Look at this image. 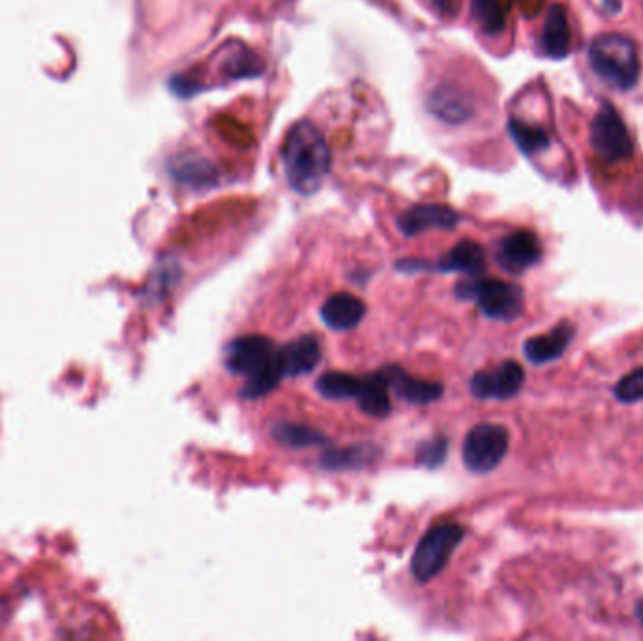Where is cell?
<instances>
[{"label":"cell","instance_id":"6da1fadb","mask_svg":"<svg viewBox=\"0 0 643 641\" xmlns=\"http://www.w3.org/2000/svg\"><path fill=\"white\" fill-rule=\"evenodd\" d=\"M281 158L288 185L301 196L318 192L330 173V147L313 121H298L292 125L286 132Z\"/></svg>","mask_w":643,"mask_h":641},{"label":"cell","instance_id":"7a4b0ae2","mask_svg":"<svg viewBox=\"0 0 643 641\" xmlns=\"http://www.w3.org/2000/svg\"><path fill=\"white\" fill-rule=\"evenodd\" d=\"M589 61L596 76L613 89L628 91L640 78V55L636 44L617 32L598 36L589 47Z\"/></svg>","mask_w":643,"mask_h":641},{"label":"cell","instance_id":"3957f363","mask_svg":"<svg viewBox=\"0 0 643 641\" xmlns=\"http://www.w3.org/2000/svg\"><path fill=\"white\" fill-rule=\"evenodd\" d=\"M455 294L461 299H476L480 311L491 320L510 322L523 311V290L518 284L499 279H472L457 282Z\"/></svg>","mask_w":643,"mask_h":641},{"label":"cell","instance_id":"277c9868","mask_svg":"<svg viewBox=\"0 0 643 641\" xmlns=\"http://www.w3.org/2000/svg\"><path fill=\"white\" fill-rule=\"evenodd\" d=\"M465 529L455 523H442L425 532L422 542L414 551L410 561L412 576L420 583H427L439 576L444 566L452 559L455 549L461 544Z\"/></svg>","mask_w":643,"mask_h":641},{"label":"cell","instance_id":"5b68a950","mask_svg":"<svg viewBox=\"0 0 643 641\" xmlns=\"http://www.w3.org/2000/svg\"><path fill=\"white\" fill-rule=\"evenodd\" d=\"M591 147L596 157L608 164L623 162L634 151L627 125L610 102L602 104L591 123Z\"/></svg>","mask_w":643,"mask_h":641},{"label":"cell","instance_id":"8992f818","mask_svg":"<svg viewBox=\"0 0 643 641\" xmlns=\"http://www.w3.org/2000/svg\"><path fill=\"white\" fill-rule=\"evenodd\" d=\"M508 452V431L495 423H480L472 427L463 442V461L465 467L486 474L501 465Z\"/></svg>","mask_w":643,"mask_h":641},{"label":"cell","instance_id":"52a82bcc","mask_svg":"<svg viewBox=\"0 0 643 641\" xmlns=\"http://www.w3.org/2000/svg\"><path fill=\"white\" fill-rule=\"evenodd\" d=\"M525 382L523 367L518 361H504L493 371H482L472 376L471 391L478 399L506 401L519 393Z\"/></svg>","mask_w":643,"mask_h":641},{"label":"cell","instance_id":"ba28073f","mask_svg":"<svg viewBox=\"0 0 643 641\" xmlns=\"http://www.w3.org/2000/svg\"><path fill=\"white\" fill-rule=\"evenodd\" d=\"M277 346L262 335H247L232 341L226 350V367L236 375L251 376L277 354Z\"/></svg>","mask_w":643,"mask_h":641},{"label":"cell","instance_id":"9c48e42d","mask_svg":"<svg viewBox=\"0 0 643 641\" xmlns=\"http://www.w3.org/2000/svg\"><path fill=\"white\" fill-rule=\"evenodd\" d=\"M459 222V215L452 207L440 204L414 205L407 209L397 226L408 237L424 234L427 230H452Z\"/></svg>","mask_w":643,"mask_h":641},{"label":"cell","instance_id":"30bf717a","mask_svg":"<svg viewBox=\"0 0 643 641\" xmlns=\"http://www.w3.org/2000/svg\"><path fill=\"white\" fill-rule=\"evenodd\" d=\"M540 256L542 245L536 234L529 230H518L502 239L497 260L506 271L521 273L538 264Z\"/></svg>","mask_w":643,"mask_h":641},{"label":"cell","instance_id":"8fae6325","mask_svg":"<svg viewBox=\"0 0 643 641\" xmlns=\"http://www.w3.org/2000/svg\"><path fill=\"white\" fill-rule=\"evenodd\" d=\"M427 110L446 125H461L474 113L469 94L452 85H440L427 98Z\"/></svg>","mask_w":643,"mask_h":641},{"label":"cell","instance_id":"7c38bea8","mask_svg":"<svg viewBox=\"0 0 643 641\" xmlns=\"http://www.w3.org/2000/svg\"><path fill=\"white\" fill-rule=\"evenodd\" d=\"M380 375L386 378L388 386L392 388L401 399L414 405H427L437 401L444 388L439 382H427V380H418L414 376H408L403 369L399 367H384L380 369Z\"/></svg>","mask_w":643,"mask_h":641},{"label":"cell","instance_id":"4fadbf2b","mask_svg":"<svg viewBox=\"0 0 643 641\" xmlns=\"http://www.w3.org/2000/svg\"><path fill=\"white\" fill-rule=\"evenodd\" d=\"M367 313L365 303L352 294H333L320 309L324 324L335 331L356 328Z\"/></svg>","mask_w":643,"mask_h":641},{"label":"cell","instance_id":"5bb4252c","mask_svg":"<svg viewBox=\"0 0 643 641\" xmlns=\"http://www.w3.org/2000/svg\"><path fill=\"white\" fill-rule=\"evenodd\" d=\"M283 361L284 376H301L311 373L320 363V344L313 335H303L296 341L279 348Z\"/></svg>","mask_w":643,"mask_h":641},{"label":"cell","instance_id":"9a60e30c","mask_svg":"<svg viewBox=\"0 0 643 641\" xmlns=\"http://www.w3.org/2000/svg\"><path fill=\"white\" fill-rule=\"evenodd\" d=\"M574 337V328L572 324H559L557 328L551 329L549 333L538 335L529 339L523 350L525 356L533 363H548V361L559 358L566 350Z\"/></svg>","mask_w":643,"mask_h":641},{"label":"cell","instance_id":"2e32d148","mask_svg":"<svg viewBox=\"0 0 643 641\" xmlns=\"http://www.w3.org/2000/svg\"><path fill=\"white\" fill-rule=\"evenodd\" d=\"M542 46L551 59H565L570 53V27L563 4H553L548 10Z\"/></svg>","mask_w":643,"mask_h":641},{"label":"cell","instance_id":"e0dca14e","mask_svg":"<svg viewBox=\"0 0 643 641\" xmlns=\"http://www.w3.org/2000/svg\"><path fill=\"white\" fill-rule=\"evenodd\" d=\"M173 177L194 188L211 187L217 183L219 175L215 166L198 155H181L170 162Z\"/></svg>","mask_w":643,"mask_h":641},{"label":"cell","instance_id":"ac0fdd59","mask_svg":"<svg viewBox=\"0 0 643 641\" xmlns=\"http://www.w3.org/2000/svg\"><path fill=\"white\" fill-rule=\"evenodd\" d=\"M358 405L367 416L373 418H386L392 412V401H390V386L386 378L380 375V371L375 375L361 378L360 391L356 395Z\"/></svg>","mask_w":643,"mask_h":641},{"label":"cell","instance_id":"d6986e66","mask_svg":"<svg viewBox=\"0 0 643 641\" xmlns=\"http://www.w3.org/2000/svg\"><path fill=\"white\" fill-rule=\"evenodd\" d=\"M439 271H457L467 275H480L486 269V251L480 243L465 239L457 243L450 254L437 266Z\"/></svg>","mask_w":643,"mask_h":641},{"label":"cell","instance_id":"ffe728a7","mask_svg":"<svg viewBox=\"0 0 643 641\" xmlns=\"http://www.w3.org/2000/svg\"><path fill=\"white\" fill-rule=\"evenodd\" d=\"M377 448L369 444H356L348 448H330L322 455V467L330 470H356L367 467L377 459Z\"/></svg>","mask_w":643,"mask_h":641},{"label":"cell","instance_id":"44dd1931","mask_svg":"<svg viewBox=\"0 0 643 641\" xmlns=\"http://www.w3.org/2000/svg\"><path fill=\"white\" fill-rule=\"evenodd\" d=\"M283 378V361H281V354H279V350H277V354H275L271 360L267 361L262 369H258L256 373L247 376V384H245V388L241 391V395L247 397V399L264 397L269 391L275 390V388L281 384Z\"/></svg>","mask_w":643,"mask_h":641},{"label":"cell","instance_id":"7402d4cb","mask_svg":"<svg viewBox=\"0 0 643 641\" xmlns=\"http://www.w3.org/2000/svg\"><path fill=\"white\" fill-rule=\"evenodd\" d=\"M361 378L358 376L348 375V373H339V371H330L324 373L316 380V390L326 399L333 401H343V399H352L360 391Z\"/></svg>","mask_w":643,"mask_h":641},{"label":"cell","instance_id":"603a6c76","mask_svg":"<svg viewBox=\"0 0 643 641\" xmlns=\"http://www.w3.org/2000/svg\"><path fill=\"white\" fill-rule=\"evenodd\" d=\"M273 438L279 440L284 446H290V448L320 446V444H326V442H328L320 431L311 429V427H307V425H298V423L290 422L277 423V425L273 427Z\"/></svg>","mask_w":643,"mask_h":641},{"label":"cell","instance_id":"cb8c5ba5","mask_svg":"<svg viewBox=\"0 0 643 641\" xmlns=\"http://www.w3.org/2000/svg\"><path fill=\"white\" fill-rule=\"evenodd\" d=\"M508 132H510L514 143L518 145L519 151L525 155H534L538 151H544L549 145L548 132L542 126L527 125L518 119H510Z\"/></svg>","mask_w":643,"mask_h":641},{"label":"cell","instance_id":"d4e9b609","mask_svg":"<svg viewBox=\"0 0 643 641\" xmlns=\"http://www.w3.org/2000/svg\"><path fill=\"white\" fill-rule=\"evenodd\" d=\"M472 17L486 34H501L506 27V12L501 0H472Z\"/></svg>","mask_w":643,"mask_h":641},{"label":"cell","instance_id":"484cf974","mask_svg":"<svg viewBox=\"0 0 643 641\" xmlns=\"http://www.w3.org/2000/svg\"><path fill=\"white\" fill-rule=\"evenodd\" d=\"M264 70L262 61L247 47H236L222 64V72L230 79L254 78Z\"/></svg>","mask_w":643,"mask_h":641},{"label":"cell","instance_id":"4316f807","mask_svg":"<svg viewBox=\"0 0 643 641\" xmlns=\"http://www.w3.org/2000/svg\"><path fill=\"white\" fill-rule=\"evenodd\" d=\"M446 454H448V440L444 437H435L420 444V448L416 452V459L420 465H424L427 469H435L444 463Z\"/></svg>","mask_w":643,"mask_h":641},{"label":"cell","instance_id":"83f0119b","mask_svg":"<svg viewBox=\"0 0 643 641\" xmlns=\"http://www.w3.org/2000/svg\"><path fill=\"white\" fill-rule=\"evenodd\" d=\"M615 397L621 403H636L643 399V367L628 373L615 386Z\"/></svg>","mask_w":643,"mask_h":641},{"label":"cell","instance_id":"f1b7e54d","mask_svg":"<svg viewBox=\"0 0 643 641\" xmlns=\"http://www.w3.org/2000/svg\"><path fill=\"white\" fill-rule=\"evenodd\" d=\"M437 8H439V12H442V14H450L452 12V0H431Z\"/></svg>","mask_w":643,"mask_h":641},{"label":"cell","instance_id":"f546056e","mask_svg":"<svg viewBox=\"0 0 643 641\" xmlns=\"http://www.w3.org/2000/svg\"><path fill=\"white\" fill-rule=\"evenodd\" d=\"M636 615H638V619H640V623H642L643 626V598L638 602V606H636Z\"/></svg>","mask_w":643,"mask_h":641}]
</instances>
